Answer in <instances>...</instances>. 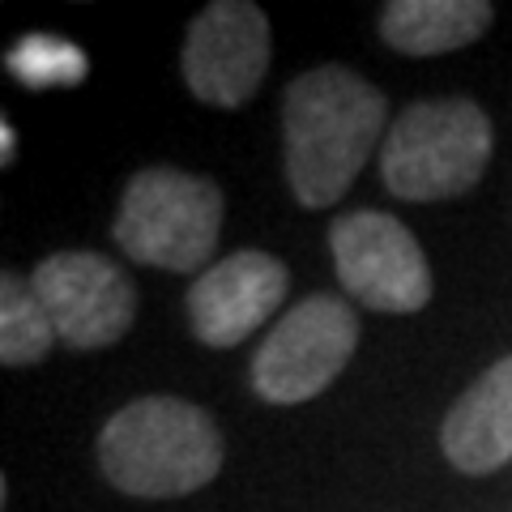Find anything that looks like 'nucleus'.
<instances>
[{
  "label": "nucleus",
  "instance_id": "nucleus-1",
  "mask_svg": "<svg viewBox=\"0 0 512 512\" xmlns=\"http://www.w3.org/2000/svg\"><path fill=\"white\" fill-rule=\"evenodd\" d=\"M380 137H389V103L346 64H320L286 86L282 163L303 210L338 205Z\"/></svg>",
  "mask_w": 512,
  "mask_h": 512
},
{
  "label": "nucleus",
  "instance_id": "nucleus-2",
  "mask_svg": "<svg viewBox=\"0 0 512 512\" xmlns=\"http://www.w3.org/2000/svg\"><path fill=\"white\" fill-rule=\"evenodd\" d=\"M99 470L120 495L175 500L222 470V431L210 410L184 397H137L99 431Z\"/></svg>",
  "mask_w": 512,
  "mask_h": 512
},
{
  "label": "nucleus",
  "instance_id": "nucleus-3",
  "mask_svg": "<svg viewBox=\"0 0 512 512\" xmlns=\"http://www.w3.org/2000/svg\"><path fill=\"white\" fill-rule=\"evenodd\" d=\"M491 150V120L474 99H423L389 124L380 146V180L402 201H453L478 188Z\"/></svg>",
  "mask_w": 512,
  "mask_h": 512
},
{
  "label": "nucleus",
  "instance_id": "nucleus-4",
  "mask_svg": "<svg viewBox=\"0 0 512 512\" xmlns=\"http://www.w3.org/2000/svg\"><path fill=\"white\" fill-rule=\"evenodd\" d=\"M227 197L210 175H192L180 167H146L124 184L116 205L120 252L137 265H154L167 274H205L218 252Z\"/></svg>",
  "mask_w": 512,
  "mask_h": 512
},
{
  "label": "nucleus",
  "instance_id": "nucleus-5",
  "mask_svg": "<svg viewBox=\"0 0 512 512\" xmlns=\"http://www.w3.org/2000/svg\"><path fill=\"white\" fill-rule=\"evenodd\" d=\"M359 346V316L338 295H308L256 346L248 380L269 406L312 402L342 376Z\"/></svg>",
  "mask_w": 512,
  "mask_h": 512
},
{
  "label": "nucleus",
  "instance_id": "nucleus-6",
  "mask_svg": "<svg viewBox=\"0 0 512 512\" xmlns=\"http://www.w3.org/2000/svg\"><path fill=\"white\" fill-rule=\"evenodd\" d=\"M338 282L372 312H419L431 303V265L402 222L380 210L342 214L329 231Z\"/></svg>",
  "mask_w": 512,
  "mask_h": 512
},
{
  "label": "nucleus",
  "instance_id": "nucleus-7",
  "mask_svg": "<svg viewBox=\"0 0 512 512\" xmlns=\"http://www.w3.org/2000/svg\"><path fill=\"white\" fill-rule=\"evenodd\" d=\"M274 56L269 18L248 0H214L192 18L180 52V73L192 99L210 107H244L261 90Z\"/></svg>",
  "mask_w": 512,
  "mask_h": 512
},
{
  "label": "nucleus",
  "instance_id": "nucleus-8",
  "mask_svg": "<svg viewBox=\"0 0 512 512\" xmlns=\"http://www.w3.org/2000/svg\"><path fill=\"white\" fill-rule=\"evenodd\" d=\"M56 325V338L73 350L116 346L137 320V286L116 261L99 252H52L30 274Z\"/></svg>",
  "mask_w": 512,
  "mask_h": 512
},
{
  "label": "nucleus",
  "instance_id": "nucleus-9",
  "mask_svg": "<svg viewBox=\"0 0 512 512\" xmlns=\"http://www.w3.org/2000/svg\"><path fill=\"white\" fill-rule=\"evenodd\" d=\"M286 291H291V274H286V265L274 252L239 248L214 261L188 286L184 299L188 329L205 346L231 350L244 338H252L282 308Z\"/></svg>",
  "mask_w": 512,
  "mask_h": 512
},
{
  "label": "nucleus",
  "instance_id": "nucleus-10",
  "mask_svg": "<svg viewBox=\"0 0 512 512\" xmlns=\"http://www.w3.org/2000/svg\"><path fill=\"white\" fill-rule=\"evenodd\" d=\"M440 448L461 474H495L512 461V355L495 359L448 406Z\"/></svg>",
  "mask_w": 512,
  "mask_h": 512
},
{
  "label": "nucleus",
  "instance_id": "nucleus-11",
  "mask_svg": "<svg viewBox=\"0 0 512 512\" xmlns=\"http://www.w3.org/2000/svg\"><path fill=\"white\" fill-rule=\"evenodd\" d=\"M487 0H393L380 13V39L402 56H444L487 35Z\"/></svg>",
  "mask_w": 512,
  "mask_h": 512
},
{
  "label": "nucleus",
  "instance_id": "nucleus-12",
  "mask_svg": "<svg viewBox=\"0 0 512 512\" xmlns=\"http://www.w3.org/2000/svg\"><path fill=\"white\" fill-rule=\"evenodd\" d=\"M52 342H60L56 325L30 278H18L13 269H5L0 274V363L30 367L52 350Z\"/></svg>",
  "mask_w": 512,
  "mask_h": 512
},
{
  "label": "nucleus",
  "instance_id": "nucleus-13",
  "mask_svg": "<svg viewBox=\"0 0 512 512\" xmlns=\"http://www.w3.org/2000/svg\"><path fill=\"white\" fill-rule=\"evenodd\" d=\"M5 69L30 90H47V86H77L90 64L73 43L52 35H26L9 47Z\"/></svg>",
  "mask_w": 512,
  "mask_h": 512
},
{
  "label": "nucleus",
  "instance_id": "nucleus-14",
  "mask_svg": "<svg viewBox=\"0 0 512 512\" xmlns=\"http://www.w3.org/2000/svg\"><path fill=\"white\" fill-rule=\"evenodd\" d=\"M0 150H5V158H0V163H9V158H13V128H9V124H0Z\"/></svg>",
  "mask_w": 512,
  "mask_h": 512
}]
</instances>
